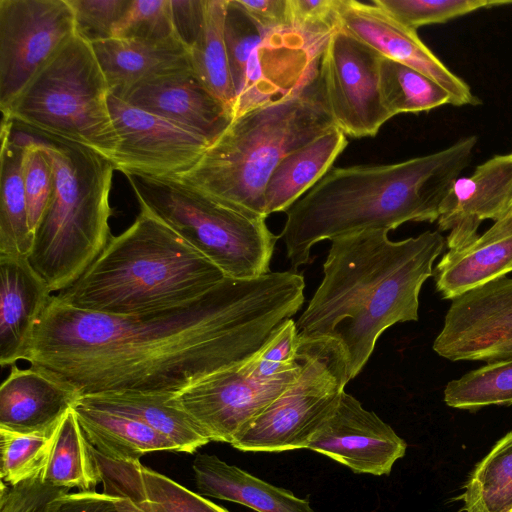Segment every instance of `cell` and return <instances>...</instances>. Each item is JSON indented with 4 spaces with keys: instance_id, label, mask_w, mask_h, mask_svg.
Listing matches in <instances>:
<instances>
[{
    "instance_id": "cell-16",
    "label": "cell",
    "mask_w": 512,
    "mask_h": 512,
    "mask_svg": "<svg viewBox=\"0 0 512 512\" xmlns=\"http://www.w3.org/2000/svg\"><path fill=\"white\" fill-rule=\"evenodd\" d=\"M338 27L377 51L382 57L409 66L440 84L453 106H476L481 100L419 38L374 3L340 0Z\"/></svg>"
},
{
    "instance_id": "cell-46",
    "label": "cell",
    "mask_w": 512,
    "mask_h": 512,
    "mask_svg": "<svg viewBox=\"0 0 512 512\" xmlns=\"http://www.w3.org/2000/svg\"><path fill=\"white\" fill-rule=\"evenodd\" d=\"M511 211H512V205H511V209H510V211H509V212H511Z\"/></svg>"
},
{
    "instance_id": "cell-30",
    "label": "cell",
    "mask_w": 512,
    "mask_h": 512,
    "mask_svg": "<svg viewBox=\"0 0 512 512\" xmlns=\"http://www.w3.org/2000/svg\"><path fill=\"white\" fill-rule=\"evenodd\" d=\"M43 480L55 486L91 492L102 482L93 446L85 437L74 408L58 425Z\"/></svg>"
},
{
    "instance_id": "cell-10",
    "label": "cell",
    "mask_w": 512,
    "mask_h": 512,
    "mask_svg": "<svg viewBox=\"0 0 512 512\" xmlns=\"http://www.w3.org/2000/svg\"><path fill=\"white\" fill-rule=\"evenodd\" d=\"M77 33L69 0H0V110Z\"/></svg>"
},
{
    "instance_id": "cell-39",
    "label": "cell",
    "mask_w": 512,
    "mask_h": 512,
    "mask_svg": "<svg viewBox=\"0 0 512 512\" xmlns=\"http://www.w3.org/2000/svg\"><path fill=\"white\" fill-rule=\"evenodd\" d=\"M21 135L25 144L23 182L29 226L34 234L53 194V169L36 137L28 134Z\"/></svg>"
},
{
    "instance_id": "cell-22",
    "label": "cell",
    "mask_w": 512,
    "mask_h": 512,
    "mask_svg": "<svg viewBox=\"0 0 512 512\" xmlns=\"http://www.w3.org/2000/svg\"><path fill=\"white\" fill-rule=\"evenodd\" d=\"M512 272V211L471 244L448 250L433 270L437 292L453 300Z\"/></svg>"
},
{
    "instance_id": "cell-21",
    "label": "cell",
    "mask_w": 512,
    "mask_h": 512,
    "mask_svg": "<svg viewBox=\"0 0 512 512\" xmlns=\"http://www.w3.org/2000/svg\"><path fill=\"white\" fill-rule=\"evenodd\" d=\"M123 100L184 125L204 136L210 143L233 120L230 110L207 91L192 72L140 85Z\"/></svg>"
},
{
    "instance_id": "cell-8",
    "label": "cell",
    "mask_w": 512,
    "mask_h": 512,
    "mask_svg": "<svg viewBox=\"0 0 512 512\" xmlns=\"http://www.w3.org/2000/svg\"><path fill=\"white\" fill-rule=\"evenodd\" d=\"M139 206L170 226L225 277L270 272L279 236L265 218L247 214L175 177L126 175Z\"/></svg>"
},
{
    "instance_id": "cell-9",
    "label": "cell",
    "mask_w": 512,
    "mask_h": 512,
    "mask_svg": "<svg viewBox=\"0 0 512 512\" xmlns=\"http://www.w3.org/2000/svg\"><path fill=\"white\" fill-rule=\"evenodd\" d=\"M300 337V336H299ZM296 379L231 444L240 451L307 449L337 408L350 381L341 346L328 338H301Z\"/></svg>"
},
{
    "instance_id": "cell-6",
    "label": "cell",
    "mask_w": 512,
    "mask_h": 512,
    "mask_svg": "<svg viewBox=\"0 0 512 512\" xmlns=\"http://www.w3.org/2000/svg\"><path fill=\"white\" fill-rule=\"evenodd\" d=\"M53 169L54 189L27 257L51 292L75 281L110 237L113 163L83 146L36 137Z\"/></svg>"
},
{
    "instance_id": "cell-36",
    "label": "cell",
    "mask_w": 512,
    "mask_h": 512,
    "mask_svg": "<svg viewBox=\"0 0 512 512\" xmlns=\"http://www.w3.org/2000/svg\"><path fill=\"white\" fill-rule=\"evenodd\" d=\"M268 33L246 13L237 0H227L224 40L237 100L245 85L250 58Z\"/></svg>"
},
{
    "instance_id": "cell-23",
    "label": "cell",
    "mask_w": 512,
    "mask_h": 512,
    "mask_svg": "<svg viewBox=\"0 0 512 512\" xmlns=\"http://www.w3.org/2000/svg\"><path fill=\"white\" fill-rule=\"evenodd\" d=\"M104 493L128 499L131 512H229L139 462L109 459L93 447Z\"/></svg>"
},
{
    "instance_id": "cell-19",
    "label": "cell",
    "mask_w": 512,
    "mask_h": 512,
    "mask_svg": "<svg viewBox=\"0 0 512 512\" xmlns=\"http://www.w3.org/2000/svg\"><path fill=\"white\" fill-rule=\"evenodd\" d=\"M92 45L110 94L122 99L140 85L192 72L189 48L179 38L111 37Z\"/></svg>"
},
{
    "instance_id": "cell-18",
    "label": "cell",
    "mask_w": 512,
    "mask_h": 512,
    "mask_svg": "<svg viewBox=\"0 0 512 512\" xmlns=\"http://www.w3.org/2000/svg\"><path fill=\"white\" fill-rule=\"evenodd\" d=\"M79 393L42 369L11 366L0 387V428L19 433H54L80 399Z\"/></svg>"
},
{
    "instance_id": "cell-35",
    "label": "cell",
    "mask_w": 512,
    "mask_h": 512,
    "mask_svg": "<svg viewBox=\"0 0 512 512\" xmlns=\"http://www.w3.org/2000/svg\"><path fill=\"white\" fill-rule=\"evenodd\" d=\"M54 434H28L0 428L1 481L16 485L33 477H43Z\"/></svg>"
},
{
    "instance_id": "cell-25",
    "label": "cell",
    "mask_w": 512,
    "mask_h": 512,
    "mask_svg": "<svg viewBox=\"0 0 512 512\" xmlns=\"http://www.w3.org/2000/svg\"><path fill=\"white\" fill-rule=\"evenodd\" d=\"M173 393L119 391L82 396L85 406L133 418L151 427L171 442L178 452L194 453L210 442Z\"/></svg>"
},
{
    "instance_id": "cell-28",
    "label": "cell",
    "mask_w": 512,
    "mask_h": 512,
    "mask_svg": "<svg viewBox=\"0 0 512 512\" xmlns=\"http://www.w3.org/2000/svg\"><path fill=\"white\" fill-rule=\"evenodd\" d=\"M74 411L88 442L109 459L139 462L148 452H178L173 442L133 418L91 408L79 401Z\"/></svg>"
},
{
    "instance_id": "cell-17",
    "label": "cell",
    "mask_w": 512,
    "mask_h": 512,
    "mask_svg": "<svg viewBox=\"0 0 512 512\" xmlns=\"http://www.w3.org/2000/svg\"><path fill=\"white\" fill-rule=\"evenodd\" d=\"M512 205V153L495 155L473 173L456 178L440 205L438 230L448 232V250H459L475 241L487 219L494 222Z\"/></svg>"
},
{
    "instance_id": "cell-41",
    "label": "cell",
    "mask_w": 512,
    "mask_h": 512,
    "mask_svg": "<svg viewBox=\"0 0 512 512\" xmlns=\"http://www.w3.org/2000/svg\"><path fill=\"white\" fill-rule=\"evenodd\" d=\"M69 488L52 485L37 476L16 485L1 481L0 512H53Z\"/></svg>"
},
{
    "instance_id": "cell-12",
    "label": "cell",
    "mask_w": 512,
    "mask_h": 512,
    "mask_svg": "<svg viewBox=\"0 0 512 512\" xmlns=\"http://www.w3.org/2000/svg\"><path fill=\"white\" fill-rule=\"evenodd\" d=\"M245 361L212 373L175 395L209 441L232 444L297 377L299 367L271 379L251 375Z\"/></svg>"
},
{
    "instance_id": "cell-26",
    "label": "cell",
    "mask_w": 512,
    "mask_h": 512,
    "mask_svg": "<svg viewBox=\"0 0 512 512\" xmlns=\"http://www.w3.org/2000/svg\"><path fill=\"white\" fill-rule=\"evenodd\" d=\"M348 145L346 135L334 127L285 156L265 188V214L286 212L332 168Z\"/></svg>"
},
{
    "instance_id": "cell-11",
    "label": "cell",
    "mask_w": 512,
    "mask_h": 512,
    "mask_svg": "<svg viewBox=\"0 0 512 512\" xmlns=\"http://www.w3.org/2000/svg\"><path fill=\"white\" fill-rule=\"evenodd\" d=\"M382 56L341 28L320 55L318 80L335 125L353 138L373 137L391 119L380 89Z\"/></svg>"
},
{
    "instance_id": "cell-7",
    "label": "cell",
    "mask_w": 512,
    "mask_h": 512,
    "mask_svg": "<svg viewBox=\"0 0 512 512\" xmlns=\"http://www.w3.org/2000/svg\"><path fill=\"white\" fill-rule=\"evenodd\" d=\"M109 95L92 43L76 33L35 75L2 120L112 161L119 138Z\"/></svg>"
},
{
    "instance_id": "cell-2",
    "label": "cell",
    "mask_w": 512,
    "mask_h": 512,
    "mask_svg": "<svg viewBox=\"0 0 512 512\" xmlns=\"http://www.w3.org/2000/svg\"><path fill=\"white\" fill-rule=\"evenodd\" d=\"M370 229L331 240L323 278L296 322L301 338L335 340L352 380L382 333L417 321L419 294L446 239L439 230L401 241Z\"/></svg>"
},
{
    "instance_id": "cell-47",
    "label": "cell",
    "mask_w": 512,
    "mask_h": 512,
    "mask_svg": "<svg viewBox=\"0 0 512 512\" xmlns=\"http://www.w3.org/2000/svg\"><path fill=\"white\" fill-rule=\"evenodd\" d=\"M512 512V511H511Z\"/></svg>"
},
{
    "instance_id": "cell-24",
    "label": "cell",
    "mask_w": 512,
    "mask_h": 512,
    "mask_svg": "<svg viewBox=\"0 0 512 512\" xmlns=\"http://www.w3.org/2000/svg\"><path fill=\"white\" fill-rule=\"evenodd\" d=\"M192 468L201 496L235 502L256 512H315L307 499L265 482L216 455L198 454Z\"/></svg>"
},
{
    "instance_id": "cell-42",
    "label": "cell",
    "mask_w": 512,
    "mask_h": 512,
    "mask_svg": "<svg viewBox=\"0 0 512 512\" xmlns=\"http://www.w3.org/2000/svg\"><path fill=\"white\" fill-rule=\"evenodd\" d=\"M132 0H69L76 18L77 33L91 43L112 37L118 20Z\"/></svg>"
},
{
    "instance_id": "cell-4",
    "label": "cell",
    "mask_w": 512,
    "mask_h": 512,
    "mask_svg": "<svg viewBox=\"0 0 512 512\" xmlns=\"http://www.w3.org/2000/svg\"><path fill=\"white\" fill-rule=\"evenodd\" d=\"M111 236L68 288L54 298L76 309L134 316L186 304L225 278L223 272L148 209Z\"/></svg>"
},
{
    "instance_id": "cell-44",
    "label": "cell",
    "mask_w": 512,
    "mask_h": 512,
    "mask_svg": "<svg viewBox=\"0 0 512 512\" xmlns=\"http://www.w3.org/2000/svg\"><path fill=\"white\" fill-rule=\"evenodd\" d=\"M237 2L267 32L290 29L289 0H237Z\"/></svg>"
},
{
    "instance_id": "cell-40",
    "label": "cell",
    "mask_w": 512,
    "mask_h": 512,
    "mask_svg": "<svg viewBox=\"0 0 512 512\" xmlns=\"http://www.w3.org/2000/svg\"><path fill=\"white\" fill-rule=\"evenodd\" d=\"M340 0H289L290 29L312 49L322 52L338 28Z\"/></svg>"
},
{
    "instance_id": "cell-1",
    "label": "cell",
    "mask_w": 512,
    "mask_h": 512,
    "mask_svg": "<svg viewBox=\"0 0 512 512\" xmlns=\"http://www.w3.org/2000/svg\"><path fill=\"white\" fill-rule=\"evenodd\" d=\"M294 271L225 277L177 307L134 316L76 309L52 296L23 360L80 395L177 394L256 353L304 303Z\"/></svg>"
},
{
    "instance_id": "cell-43",
    "label": "cell",
    "mask_w": 512,
    "mask_h": 512,
    "mask_svg": "<svg viewBox=\"0 0 512 512\" xmlns=\"http://www.w3.org/2000/svg\"><path fill=\"white\" fill-rule=\"evenodd\" d=\"M131 509L128 499L91 491L60 497L53 512H131Z\"/></svg>"
},
{
    "instance_id": "cell-33",
    "label": "cell",
    "mask_w": 512,
    "mask_h": 512,
    "mask_svg": "<svg viewBox=\"0 0 512 512\" xmlns=\"http://www.w3.org/2000/svg\"><path fill=\"white\" fill-rule=\"evenodd\" d=\"M444 402L469 411L512 405V359L487 363L451 380L444 389Z\"/></svg>"
},
{
    "instance_id": "cell-13",
    "label": "cell",
    "mask_w": 512,
    "mask_h": 512,
    "mask_svg": "<svg viewBox=\"0 0 512 512\" xmlns=\"http://www.w3.org/2000/svg\"><path fill=\"white\" fill-rule=\"evenodd\" d=\"M119 138L112 163L126 175L171 177L192 167L211 144L194 130L110 94Z\"/></svg>"
},
{
    "instance_id": "cell-37",
    "label": "cell",
    "mask_w": 512,
    "mask_h": 512,
    "mask_svg": "<svg viewBox=\"0 0 512 512\" xmlns=\"http://www.w3.org/2000/svg\"><path fill=\"white\" fill-rule=\"evenodd\" d=\"M112 37L180 39L174 25L172 0H132L127 11L115 24Z\"/></svg>"
},
{
    "instance_id": "cell-15",
    "label": "cell",
    "mask_w": 512,
    "mask_h": 512,
    "mask_svg": "<svg viewBox=\"0 0 512 512\" xmlns=\"http://www.w3.org/2000/svg\"><path fill=\"white\" fill-rule=\"evenodd\" d=\"M307 449L347 466L355 473L390 474L407 443L376 413L344 392L340 402L316 432Z\"/></svg>"
},
{
    "instance_id": "cell-3",
    "label": "cell",
    "mask_w": 512,
    "mask_h": 512,
    "mask_svg": "<svg viewBox=\"0 0 512 512\" xmlns=\"http://www.w3.org/2000/svg\"><path fill=\"white\" fill-rule=\"evenodd\" d=\"M478 138L399 163L331 169L285 213L282 237L296 271L323 240L406 222H435L452 182L469 166Z\"/></svg>"
},
{
    "instance_id": "cell-20",
    "label": "cell",
    "mask_w": 512,
    "mask_h": 512,
    "mask_svg": "<svg viewBox=\"0 0 512 512\" xmlns=\"http://www.w3.org/2000/svg\"><path fill=\"white\" fill-rule=\"evenodd\" d=\"M26 257L0 255V364L23 360L52 298Z\"/></svg>"
},
{
    "instance_id": "cell-34",
    "label": "cell",
    "mask_w": 512,
    "mask_h": 512,
    "mask_svg": "<svg viewBox=\"0 0 512 512\" xmlns=\"http://www.w3.org/2000/svg\"><path fill=\"white\" fill-rule=\"evenodd\" d=\"M372 3L405 28L417 32L420 27L442 24L481 9L512 5V0H373Z\"/></svg>"
},
{
    "instance_id": "cell-14",
    "label": "cell",
    "mask_w": 512,
    "mask_h": 512,
    "mask_svg": "<svg viewBox=\"0 0 512 512\" xmlns=\"http://www.w3.org/2000/svg\"><path fill=\"white\" fill-rule=\"evenodd\" d=\"M432 348L450 361L512 359V278L490 281L451 300Z\"/></svg>"
},
{
    "instance_id": "cell-32",
    "label": "cell",
    "mask_w": 512,
    "mask_h": 512,
    "mask_svg": "<svg viewBox=\"0 0 512 512\" xmlns=\"http://www.w3.org/2000/svg\"><path fill=\"white\" fill-rule=\"evenodd\" d=\"M380 89L391 118L402 113H420L452 103L450 94L419 71L382 57Z\"/></svg>"
},
{
    "instance_id": "cell-45",
    "label": "cell",
    "mask_w": 512,
    "mask_h": 512,
    "mask_svg": "<svg viewBox=\"0 0 512 512\" xmlns=\"http://www.w3.org/2000/svg\"><path fill=\"white\" fill-rule=\"evenodd\" d=\"M172 11L177 34L190 48L202 29L204 0H172Z\"/></svg>"
},
{
    "instance_id": "cell-29",
    "label": "cell",
    "mask_w": 512,
    "mask_h": 512,
    "mask_svg": "<svg viewBox=\"0 0 512 512\" xmlns=\"http://www.w3.org/2000/svg\"><path fill=\"white\" fill-rule=\"evenodd\" d=\"M227 0H204L201 32L189 48L194 77L215 98L234 113V90L224 40Z\"/></svg>"
},
{
    "instance_id": "cell-31",
    "label": "cell",
    "mask_w": 512,
    "mask_h": 512,
    "mask_svg": "<svg viewBox=\"0 0 512 512\" xmlns=\"http://www.w3.org/2000/svg\"><path fill=\"white\" fill-rule=\"evenodd\" d=\"M460 499L464 512L512 511V431L475 465Z\"/></svg>"
},
{
    "instance_id": "cell-27",
    "label": "cell",
    "mask_w": 512,
    "mask_h": 512,
    "mask_svg": "<svg viewBox=\"0 0 512 512\" xmlns=\"http://www.w3.org/2000/svg\"><path fill=\"white\" fill-rule=\"evenodd\" d=\"M14 123L1 121L0 150V255L28 257L34 234L29 226L23 182L25 144L13 135Z\"/></svg>"
},
{
    "instance_id": "cell-5",
    "label": "cell",
    "mask_w": 512,
    "mask_h": 512,
    "mask_svg": "<svg viewBox=\"0 0 512 512\" xmlns=\"http://www.w3.org/2000/svg\"><path fill=\"white\" fill-rule=\"evenodd\" d=\"M334 127L317 73L291 94L233 118L192 167L171 177L266 219L265 188L278 163Z\"/></svg>"
},
{
    "instance_id": "cell-38",
    "label": "cell",
    "mask_w": 512,
    "mask_h": 512,
    "mask_svg": "<svg viewBox=\"0 0 512 512\" xmlns=\"http://www.w3.org/2000/svg\"><path fill=\"white\" fill-rule=\"evenodd\" d=\"M300 337L296 322L289 318L276 328L262 347L244 364L256 378L271 379L299 367Z\"/></svg>"
}]
</instances>
